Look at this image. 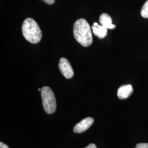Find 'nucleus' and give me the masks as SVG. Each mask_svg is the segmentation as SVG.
I'll return each instance as SVG.
<instances>
[{"label": "nucleus", "mask_w": 148, "mask_h": 148, "mask_svg": "<svg viewBox=\"0 0 148 148\" xmlns=\"http://www.w3.org/2000/svg\"><path fill=\"white\" fill-rule=\"evenodd\" d=\"M99 23L101 25L109 29H113L116 26L112 23L111 16L106 13H103L99 17Z\"/></svg>", "instance_id": "6e6552de"}, {"label": "nucleus", "mask_w": 148, "mask_h": 148, "mask_svg": "<svg viewBox=\"0 0 148 148\" xmlns=\"http://www.w3.org/2000/svg\"><path fill=\"white\" fill-rule=\"evenodd\" d=\"M141 16L144 18H148V0L143 5L141 12Z\"/></svg>", "instance_id": "1a4fd4ad"}, {"label": "nucleus", "mask_w": 148, "mask_h": 148, "mask_svg": "<svg viewBox=\"0 0 148 148\" xmlns=\"http://www.w3.org/2000/svg\"><path fill=\"white\" fill-rule=\"evenodd\" d=\"M42 1L49 5H52L55 2V0H42Z\"/></svg>", "instance_id": "9b49d317"}, {"label": "nucleus", "mask_w": 148, "mask_h": 148, "mask_svg": "<svg viewBox=\"0 0 148 148\" xmlns=\"http://www.w3.org/2000/svg\"><path fill=\"white\" fill-rule=\"evenodd\" d=\"M58 66L61 73L66 79H70L74 76V70L68 59L61 58L59 60Z\"/></svg>", "instance_id": "20e7f679"}, {"label": "nucleus", "mask_w": 148, "mask_h": 148, "mask_svg": "<svg viewBox=\"0 0 148 148\" xmlns=\"http://www.w3.org/2000/svg\"><path fill=\"white\" fill-rule=\"evenodd\" d=\"M133 91V90L132 85H123L118 89L117 96L120 99H127L132 95Z\"/></svg>", "instance_id": "423d86ee"}, {"label": "nucleus", "mask_w": 148, "mask_h": 148, "mask_svg": "<svg viewBox=\"0 0 148 148\" xmlns=\"http://www.w3.org/2000/svg\"><path fill=\"white\" fill-rule=\"evenodd\" d=\"M73 32L75 40L84 47H88L93 42L91 29L87 21L81 18L74 23Z\"/></svg>", "instance_id": "f257e3e1"}, {"label": "nucleus", "mask_w": 148, "mask_h": 148, "mask_svg": "<svg viewBox=\"0 0 148 148\" xmlns=\"http://www.w3.org/2000/svg\"><path fill=\"white\" fill-rule=\"evenodd\" d=\"M94 120L92 117H86L77 123L74 127V132L76 133L85 132L93 123Z\"/></svg>", "instance_id": "39448f33"}, {"label": "nucleus", "mask_w": 148, "mask_h": 148, "mask_svg": "<svg viewBox=\"0 0 148 148\" xmlns=\"http://www.w3.org/2000/svg\"><path fill=\"white\" fill-rule=\"evenodd\" d=\"M41 90H42V89L40 88H38V91H41Z\"/></svg>", "instance_id": "4468645a"}, {"label": "nucleus", "mask_w": 148, "mask_h": 148, "mask_svg": "<svg viewBox=\"0 0 148 148\" xmlns=\"http://www.w3.org/2000/svg\"><path fill=\"white\" fill-rule=\"evenodd\" d=\"M0 148H9V147L3 143L1 142L0 143Z\"/></svg>", "instance_id": "ddd939ff"}, {"label": "nucleus", "mask_w": 148, "mask_h": 148, "mask_svg": "<svg viewBox=\"0 0 148 148\" xmlns=\"http://www.w3.org/2000/svg\"><path fill=\"white\" fill-rule=\"evenodd\" d=\"M135 148H148V143H138Z\"/></svg>", "instance_id": "9d476101"}, {"label": "nucleus", "mask_w": 148, "mask_h": 148, "mask_svg": "<svg viewBox=\"0 0 148 148\" xmlns=\"http://www.w3.org/2000/svg\"><path fill=\"white\" fill-rule=\"evenodd\" d=\"M91 28L94 35L101 39L104 38L107 35L108 29L102 25L98 24L97 23H94L93 25Z\"/></svg>", "instance_id": "0eeeda50"}, {"label": "nucleus", "mask_w": 148, "mask_h": 148, "mask_svg": "<svg viewBox=\"0 0 148 148\" xmlns=\"http://www.w3.org/2000/svg\"><path fill=\"white\" fill-rule=\"evenodd\" d=\"M85 148H97V147H96V145H95V144L91 143V144H90L87 147H86Z\"/></svg>", "instance_id": "f8f14e48"}, {"label": "nucleus", "mask_w": 148, "mask_h": 148, "mask_svg": "<svg viewBox=\"0 0 148 148\" xmlns=\"http://www.w3.org/2000/svg\"><path fill=\"white\" fill-rule=\"evenodd\" d=\"M41 92L45 111L48 114H52L56 110L57 108L56 100L52 90L48 86H45L42 88Z\"/></svg>", "instance_id": "7ed1b4c3"}, {"label": "nucleus", "mask_w": 148, "mask_h": 148, "mask_svg": "<svg viewBox=\"0 0 148 148\" xmlns=\"http://www.w3.org/2000/svg\"><path fill=\"white\" fill-rule=\"evenodd\" d=\"M21 30L23 36L29 42L35 44L41 40L42 31L33 19L27 18L23 23Z\"/></svg>", "instance_id": "f03ea898"}]
</instances>
